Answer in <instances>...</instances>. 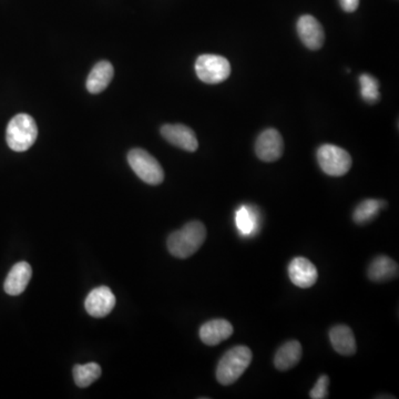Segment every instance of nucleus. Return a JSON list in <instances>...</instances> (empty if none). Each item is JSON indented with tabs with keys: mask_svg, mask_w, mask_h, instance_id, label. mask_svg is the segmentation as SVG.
<instances>
[{
	"mask_svg": "<svg viewBox=\"0 0 399 399\" xmlns=\"http://www.w3.org/2000/svg\"><path fill=\"white\" fill-rule=\"evenodd\" d=\"M258 214L252 208L243 205L235 212V224L243 235L253 234L258 227Z\"/></svg>",
	"mask_w": 399,
	"mask_h": 399,
	"instance_id": "nucleus-20",
	"label": "nucleus"
},
{
	"mask_svg": "<svg viewBox=\"0 0 399 399\" xmlns=\"http://www.w3.org/2000/svg\"><path fill=\"white\" fill-rule=\"evenodd\" d=\"M253 358L248 346L240 345L227 350L217 364V381L223 386H230L248 369Z\"/></svg>",
	"mask_w": 399,
	"mask_h": 399,
	"instance_id": "nucleus-2",
	"label": "nucleus"
},
{
	"mask_svg": "<svg viewBox=\"0 0 399 399\" xmlns=\"http://www.w3.org/2000/svg\"><path fill=\"white\" fill-rule=\"evenodd\" d=\"M73 379L77 386L86 388L99 379L101 376V367L97 363H88L84 365H76L72 368Z\"/></svg>",
	"mask_w": 399,
	"mask_h": 399,
	"instance_id": "nucleus-19",
	"label": "nucleus"
},
{
	"mask_svg": "<svg viewBox=\"0 0 399 399\" xmlns=\"http://www.w3.org/2000/svg\"><path fill=\"white\" fill-rule=\"evenodd\" d=\"M233 331L232 324L227 319H212L202 325L198 331V336L208 346H217L224 342L225 339L230 338Z\"/></svg>",
	"mask_w": 399,
	"mask_h": 399,
	"instance_id": "nucleus-12",
	"label": "nucleus"
},
{
	"mask_svg": "<svg viewBox=\"0 0 399 399\" xmlns=\"http://www.w3.org/2000/svg\"><path fill=\"white\" fill-rule=\"evenodd\" d=\"M284 151V141L279 131L267 129L258 136L255 152L258 159L264 162H275L281 159Z\"/></svg>",
	"mask_w": 399,
	"mask_h": 399,
	"instance_id": "nucleus-7",
	"label": "nucleus"
},
{
	"mask_svg": "<svg viewBox=\"0 0 399 399\" xmlns=\"http://www.w3.org/2000/svg\"><path fill=\"white\" fill-rule=\"evenodd\" d=\"M317 161L324 173L331 177H343L352 167L350 154L334 144H323L317 150Z\"/></svg>",
	"mask_w": 399,
	"mask_h": 399,
	"instance_id": "nucleus-5",
	"label": "nucleus"
},
{
	"mask_svg": "<svg viewBox=\"0 0 399 399\" xmlns=\"http://www.w3.org/2000/svg\"><path fill=\"white\" fill-rule=\"evenodd\" d=\"M339 5L346 13H354L360 6V0H339Z\"/></svg>",
	"mask_w": 399,
	"mask_h": 399,
	"instance_id": "nucleus-23",
	"label": "nucleus"
},
{
	"mask_svg": "<svg viewBox=\"0 0 399 399\" xmlns=\"http://www.w3.org/2000/svg\"><path fill=\"white\" fill-rule=\"evenodd\" d=\"M129 165L144 182L158 186L165 180V171L158 160L144 149H133L128 154Z\"/></svg>",
	"mask_w": 399,
	"mask_h": 399,
	"instance_id": "nucleus-4",
	"label": "nucleus"
},
{
	"mask_svg": "<svg viewBox=\"0 0 399 399\" xmlns=\"http://www.w3.org/2000/svg\"><path fill=\"white\" fill-rule=\"evenodd\" d=\"M289 277L295 286L310 289L317 282L319 273L316 266L310 260L298 256L293 258L289 265Z\"/></svg>",
	"mask_w": 399,
	"mask_h": 399,
	"instance_id": "nucleus-10",
	"label": "nucleus"
},
{
	"mask_svg": "<svg viewBox=\"0 0 399 399\" xmlns=\"http://www.w3.org/2000/svg\"><path fill=\"white\" fill-rule=\"evenodd\" d=\"M329 341L335 352L343 356H353L356 354L357 345L355 339L354 333L350 327L341 324L336 325L329 331Z\"/></svg>",
	"mask_w": 399,
	"mask_h": 399,
	"instance_id": "nucleus-14",
	"label": "nucleus"
},
{
	"mask_svg": "<svg viewBox=\"0 0 399 399\" xmlns=\"http://www.w3.org/2000/svg\"><path fill=\"white\" fill-rule=\"evenodd\" d=\"M367 274L373 282H386L398 275V264L388 256H377L368 267Z\"/></svg>",
	"mask_w": 399,
	"mask_h": 399,
	"instance_id": "nucleus-17",
	"label": "nucleus"
},
{
	"mask_svg": "<svg viewBox=\"0 0 399 399\" xmlns=\"http://www.w3.org/2000/svg\"><path fill=\"white\" fill-rule=\"evenodd\" d=\"M196 72L205 84H221L230 77V61L219 55H202L196 59Z\"/></svg>",
	"mask_w": 399,
	"mask_h": 399,
	"instance_id": "nucleus-6",
	"label": "nucleus"
},
{
	"mask_svg": "<svg viewBox=\"0 0 399 399\" xmlns=\"http://www.w3.org/2000/svg\"><path fill=\"white\" fill-rule=\"evenodd\" d=\"M113 67L109 61H100L94 65L87 79V89L90 94H100L113 80Z\"/></svg>",
	"mask_w": 399,
	"mask_h": 399,
	"instance_id": "nucleus-15",
	"label": "nucleus"
},
{
	"mask_svg": "<svg viewBox=\"0 0 399 399\" xmlns=\"http://www.w3.org/2000/svg\"><path fill=\"white\" fill-rule=\"evenodd\" d=\"M387 205L386 202L375 198H368L358 204L353 213V220L358 225L366 224L379 215V210Z\"/></svg>",
	"mask_w": 399,
	"mask_h": 399,
	"instance_id": "nucleus-18",
	"label": "nucleus"
},
{
	"mask_svg": "<svg viewBox=\"0 0 399 399\" xmlns=\"http://www.w3.org/2000/svg\"><path fill=\"white\" fill-rule=\"evenodd\" d=\"M329 379L327 375H322L319 381H316L313 388L310 391V397L312 399L329 398Z\"/></svg>",
	"mask_w": 399,
	"mask_h": 399,
	"instance_id": "nucleus-22",
	"label": "nucleus"
},
{
	"mask_svg": "<svg viewBox=\"0 0 399 399\" xmlns=\"http://www.w3.org/2000/svg\"><path fill=\"white\" fill-rule=\"evenodd\" d=\"M32 277V266L29 265L27 262H19L15 264L4 284L5 292L11 296H18L26 290Z\"/></svg>",
	"mask_w": 399,
	"mask_h": 399,
	"instance_id": "nucleus-13",
	"label": "nucleus"
},
{
	"mask_svg": "<svg viewBox=\"0 0 399 399\" xmlns=\"http://www.w3.org/2000/svg\"><path fill=\"white\" fill-rule=\"evenodd\" d=\"M115 306V296L107 286L96 287L89 293L84 302V308L89 315L101 319L109 315Z\"/></svg>",
	"mask_w": 399,
	"mask_h": 399,
	"instance_id": "nucleus-8",
	"label": "nucleus"
},
{
	"mask_svg": "<svg viewBox=\"0 0 399 399\" xmlns=\"http://www.w3.org/2000/svg\"><path fill=\"white\" fill-rule=\"evenodd\" d=\"M38 137V127L34 118L26 113L13 117L7 127L6 140L13 151L24 152L30 149Z\"/></svg>",
	"mask_w": 399,
	"mask_h": 399,
	"instance_id": "nucleus-3",
	"label": "nucleus"
},
{
	"mask_svg": "<svg viewBox=\"0 0 399 399\" xmlns=\"http://www.w3.org/2000/svg\"><path fill=\"white\" fill-rule=\"evenodd\" d=\"M360 94L367 103H376L379 101V84L374 77L364 73L360 77Z\"/></svg>",
	"mask_w": 399,
	"mask_h": 399,
	"instance_id": "nucleus-21",
	"label": "nucleus"
},
{
	"mask_svg": "<svg viewBox=\"0 0 399 399\" xmlns=\"http://www.w3.org/2000/svg\"><path fill=\"white\" fill-rule=\"evenodd\" d=\"M298 34L306 48L319 50L325 42V32L319 21L310 15H304L298 19Z\"/></svg>",
	"mask_w": 399,
	"mask_h": 399,
	"instance_id": "nucleus-9",
	"label": "nucleus"
},
{
	"mask_svg": "<svg viewBox=\"0 0 399 399\" xmlns=\"http://www.w3.org/2000/svg\"><path fill=\"white\" fill-rule=\"evenodd\" d=\"M206 239V229L202 222L192 221L182 229L175 231L167 238V250L177 258H190L203 246Z\"/></svg>",
	"mask_w": 399,
	"mask_h": 399,
	"instance_id": "nucleus-1",
	"label": "nucleus"
},
{
	"mask_svg": "<svg viewBox=\"0 0 399 399\" xmlns=\"http://www.w3.org/2000/svg\"><path fill=\"white\" fill-rule=\"evenodd\" d=\"M302 345L298 341H289L279 347L274 357V365L281 372L298 365L302 358Z\"/></svg>",
	"mask_w": 399,
	"mask_h": 399,
	"instance_id": "nucleus-16",
	"label": "nucleus"
},
{
	"mask_svg": "<svg viewBox=\"0 0 399 399\" xmlns=\"http://www.w3.org/2000/svg\"><path fill=\"white\" fill-rule=\"evenodd\" d=\"M161 134L163 138L173 146L194 152L198 150V142L196 133L192 129L184 125H165L161 128Z\"/></svg>",
	"mask_w": 399,
	"mask_h": 399,
	"instance_id": "nucleus-11",
	"label": "nucleus"
}]
</instances>
